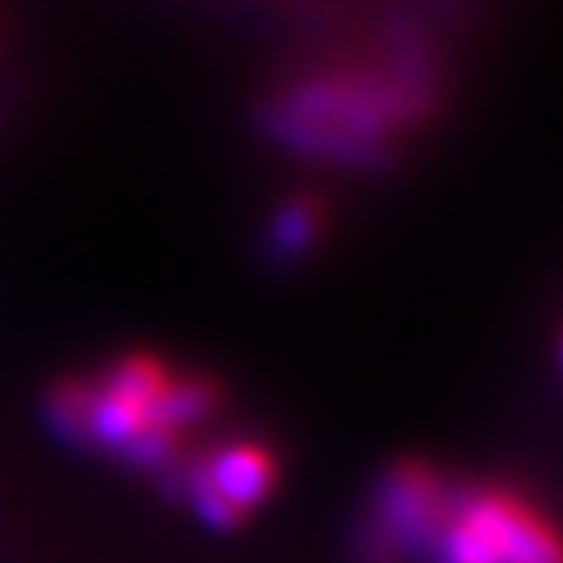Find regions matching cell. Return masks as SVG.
I'll list each match as a JSON object with an SVG mask.
<instances>
[{"label": "cell", "instance_id": "3957f363", "mask_svg": "<svg viewBox=\"0 0 563 563\" xmlns=\"http://www.w3.org/2000/svg\"><path fill=\"white\" fill-rule=\"evenodd\" d=\"M459 490L429 462H397L378 481L364 534L367 563H400L433 556L451 523Z\"/></svg>", "mask_w": 563, "mask_h": 563}, {"label": "cell", "instance_id": "6da1fadb", "mask_svg": "<svg viewBox=\"0 0 563 563\" xmlns=\"http://www.w3.org/2000/svg\"><path fill=\"white\" fill-rule=\"evenodd\" d=\"M422 106L426 80L411 66L334 69L284 88L266 106V128L306 157L367 167L386 157Z\"/></svg>", "mask_w": 563, "mask_h": 563}, {"label": "cell", "instance_id": "8992f818", "mask_svg": "<svg viewBox=\"0 0 563 563\" xmlns=\"http://www.w3.org/2000/svg\"><path fill=\"white\" fill-rule=\"evenodd\" d=\"M91 400H95V386L88 382H58V386L47 393V422L58 437H66L77 448H91Z\"/></svg>", "mask_w": 563, "mask_h": 563}, {"label": "cell", "instance_id": "52a82bcc", "mask_svg": "<svg viewBox=\"0 0 563 563\" xmlns=\"http://www.w3.org/2000/svg\"><path fill=\"white\" fill-rule=\"evenodd\" d=\"M214 407H219V389H214V382H208V378H183L178 382L175 378V386L167 389V397L161 404L157 426L178 437V429L208 418Z\"/></svg>", "mask_w": 563, "mask_h": 563}, {"label": "cell", "instance_id": "5b68a950", "mask_svg": "<svg viewBox=\"0 0 563 563\" xmlns=\"http://www.w3.org/2000/svg\"><path fill=\"white\" fill-rule=\"evenodd\" d=\"M323 233V211L317 200H287L280 203V211L273 214L269 222V255L280 258V262H291V258H302L309 251L317 247Z\"/></svg>", "mask_w": 563, "mask_h": 563}, {"label": "cell", "instance_id": "ba28073f", "mask_svg": "<svg viewBox=\"0 0 563 563\" xmlns=\"http://www.w3.org/2000/svg\"><path fill=\"white\" fill-rule=\"evenodd\" d=\"M560 356H563V350H560Z\"/></svg>", "mask_w": 563, "mask_h": 563}, {"label": "cell", "instance_id": "7a4b0ae2", "mask_svg": "<svg viewBox=\"0 0 563 563\" xmlns=\"http://www.w3.org/2000/svg\"><path fill=\"white\" fill-rule=\"evenodd\" d=\"M437 563H563L560 527L512 490L459 495Z\"/></svg>", "mask_w": 563, "mask_h": 563}, {"label": "cell", "instance_id": "277c9868", "mask_svg": "<svg viewBox=\"0 0 563 563\" xmlns=\"http://www.w3.org/2000/svg\"><path fill=\"white\" fill-rule=\"evenodd\" d=\"M194 476H200L214 495L230 501L233 509H241L244 517L269 495L277 484V459L262 448V443H230V448L214 451L211 459L189 465Z\"/></svg>", "mask_w": 563, "mask_h": 563}]
</instances>
